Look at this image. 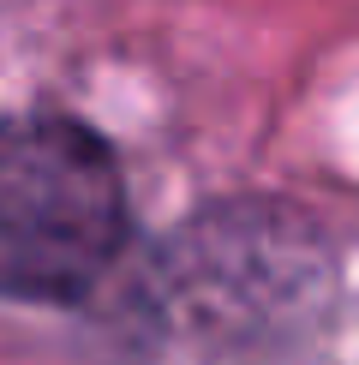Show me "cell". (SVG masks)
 Masks as SVG:
<instances>
[{
  "label": "cell",
  "mask_w": 359,
  "mask_h": 365,
  "mask_svg": "<svg viewBox=\"0 0 359 365\" xmlns=\"http://www.w3.org/2000/svg\"><path fill=\"white\" fill-rule=\"evenodd\" d=\"M126 240V186L96 132L54 114L0 120V294L78 299Z\"/></svg>",
  "instance_id": "cell-1"
}]
</instances>
